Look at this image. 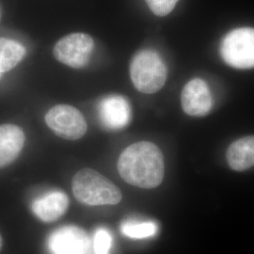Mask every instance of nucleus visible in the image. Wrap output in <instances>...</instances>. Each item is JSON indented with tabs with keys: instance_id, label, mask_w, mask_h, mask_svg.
I'll use <instances>...</instances> for the list:
<instances>
[{
	"instance_id": "nucleus-15",
	"label": "nucleus",
	"mask_w": 254,
	"mask_h": 254,
	"mask_svg": "<svg viewBox=\"0 0 254 254\" xmlns=\"http://www.w3.org/2000/svg\"><path fill=\"white\" fill-rule=\"evenodd\" d=\"M112 242L113 237L107 228L96 229L92 241L93 254H110Z\"/></svg>"
},
{
	"instance_id": "nucleus-10",
	"label": "nucleus",
	"mask_w": 254,
	"mask_h": 254,
	"mask_svg": "<svg viewBox=\"0 0 254 254\" xmlns=\"http://www.w3.org/2000/svg\"><path fill=\"white\" fill-rule=\"evenodd\" d=\"M69 206V199L62 191H51L32 202V211L44 222H53L63 217Z\"/></svg>"
},
{
	"instance_id": "nucleus-2",
	"label": "nucleus",
	"mask_w": 254,
	"mask_h": 254,
	"mask_svg": "<svg viewBox=\"0 0 254 254\" xmlns=\"http://www.w3.org/2000/svg\"><path fill=\"white\" fill-rule=\"evenodd\" d=\"M72 186L75 199L90 206L114 205L123 198L122 192L112 182L91 169L77 172Z\"/></svg>"
},
{
	"instance_id": "nucleus-18",
	"label": "nucleus",
	"mask_w": 254,
	"mask_h": 254,
	"mask_svg": "<svg viewBox=\"0 0 254 254\" xmlns=\"http://www.w3.org/2000/svg\"><path fill=\"white\" fill-rule=\"evenodd\" d=\"M0 77H1V73H0Z\"/></svg>"
},
{
	"instance_id": "nucleus-8",
	"label": "nucleus",
	"mask_w": 254,
	"mask_h": 254,
	"mask_svg": "<svg viewBox=\"0 0 254 254\" xmlns=\"http://www.w3.org/2000/svg\"><path fill=\"white\" fill-rule=\"evenodd\" d=\"M182 108L193 117H202L208 114L213 106V98L206 82L194 78L188 82L181 94Z\"/></svg>"
},
{
	"instance_id": "nucleus-3",
	"label": "nucleus",
	"mask_w": 254,
	"mask_h": 254,
	"mask_svg": "<svg viewBox=\"0 0 254 254\" xmlns=\"http://www.w3.org/2000/svg\"><path fill=\"white\" fill-rule=\"evenodd\" d=\"M130 75L137 91L152 94L162 89L167 79V67L157 52L145 49L134 56Z\"/></svg>"
},
{
	"instance_id": "nucleus-1",
	"label": "nucleus",
	"mask_w": 254,
	"mask_h": 254,
	"mask_svg": "<svg viewBox=\"0 0 254 254\" xmlns=\"http://www.w3.org/2000/svg\"><path fill=\"white\" fill-rule=\"evenodd\" d=\"M117 166L121 177L134 187L150 190L163 181V154L152 142L139 141L127 147L120 155Z\"/></svg>"
},
{
	"instance_id": "nucleus-16",
	"label": "nucleus",
	"mask_w": 254,
	"mask_h": 254,
	"mask_svg": "<svg viewBox=\"0 0 254 254\" xmlns=\"http://www.w3.org/2000/svg\"><path fill=\"white\" fill-rule=\"evenodd\" d=\"M148 7L157 16H166L173 11L179 0H145Z\"/></svg>"
},
{
	"instance_id": "nucleus-4",
	"label": "nucleus",
	"mask_w": 254,
	"mask_h": 254,
	"mask_svg": "<svg viewBox=\"0 0 254 254\" xmlns=\"http://www.w3.org/2000/svg\"><path fill=\"white\" fill-rule=\"evenodd\" d=\"M220 55L233 68H254V27H238L231 30L220 44Z\"/></svg>"
},
{
	"instance_id": "nucleus-17",
	"label": "nucleus",
	"mask_w": 254,
	"mask_h": 254,
	"mask_svg": "<svg viewBox=\"0 0 254 254\" xmlns=\"http://www.w3.org/2000/svg\"><path fill=\"white\" fill-rule=\"evenodd\" d=\"M1 248H2V238L0 236V250H1Z\"/></svg>"
},
{
	"instance_id": "nucleus-14",
	"label": "nucleus",
	"mask_w": 254,
	"mask_h": 254,
	"mask_svg": "<svg viewBox=\"0 0 254 254\" xmlns=\"http://www.w3.org/2000/svg\"><path fill=\"white\" fill-rule=\"evenodd\" d=\"M124 236L132 239H145L156 236L158 233V224L152 220H126L121 225Z\"/></svg>"
},
{
	"instance_id": "nucleus-12",
	"label": "nucleus",
	"mask_w": 254,
	"mask_h": 254,
	"mask_svg": "<svg viewBox=\"0 0 254 254\" xmlns=\"http://www.w3.org/2000/svg\"><path fill=\"white\" fill-rule=\"evenodd\" d=\"M228 164L236 172L254 167V136H244L234 141L226 153Z\"/></svg>"
},
{
	"instance_id": "nucleus-9",
	"label": "nucleus",
	"mask_w": 254,
	"mask_h": 254,
	"mask_svg": "<svg viewBox=\"0 0 254 254\" xmlns=\"http://www.w3.org/2000/svg\"><path fill=\"white\" fill-rule=\"evenodd\" d=\"M98 113L101 124L109 130L123 129L129 125L132 119L129 102L118 94L103 98L99 103Z\"/></svg>"
},
{
	"instance_id": "nucleus-5",
	"label": "nucleus",
	"mask_w": 254,
	"mask_h": 254,
	"mask_svg": "<svg viewBox=\"0 0 254 254\" xmlns=\"http://www.w3.org/2000/svg\"><path fill=\"white\" fill-rule=\"evenodd\" d=\"M46 123L57 136L68 140L81 138L88 129L81 112L69 105H58L49 109Z\"/></svg>"
},
{
	"instance_id": "nucleus-13",
	"label": "nucleus",
	"mask_w": 254,
	"mask_h": 254,
	"mask_svg": "<svg viewBox=\"0 0 254 254\" xmlns=\"http://www.w3.org/2000/svg\"><path fill=\"white\" fill-rule=\"evenodd\" d=\"M25 47L13 40L0 38V73L9 72L23 60Z\"/></svg>"
},
{
	"instance_id": "nucleus-11",
	"label": "nucleus",
	"mask_w": 254,
	"mask_h": 254,
	"mask_svg": "<svg viewBox=\"0 0 254 254\" xmlns=\"http://www.w3.org/2000/svg\"><path fill=\"white\" fill-rule=\"evenodd\" d=\"M25 144L23 130L14 125L0 126V168L12 163Z\"/></svg>"
},
{
	"instance_id": "nucleus-6",
	"label": "nucleus",
	"mask_w": 254,
	"mask_h": 254,
	"mask_svg": "<svg viewBox=\"0 0 254 254\" xmlns=\"http://www.w3.org/2000/svg\"><path fill=\"white\" fill-rule=\"evenodd\" d=\"M94 41L85 33H72L62 38L54 47L57 61L74 69H80L90 63Z\"/></svg>"
},
{
	"instance_id": "nucleus-7",
	"label": "nucleus",
	"mask_w": 254,
	"mask_h": 254,
	"mask_svg": "<svg viewBox=\"0 0 254 254\" xmlns=\"http://www.w3.org/2000/svg\"><path fill=\"white\" fill-rule=\"evenodd\" d=\"M51 254H91V239L77 226H64L54 231L47 239Z\"/></svg>"
}]
</instances>
